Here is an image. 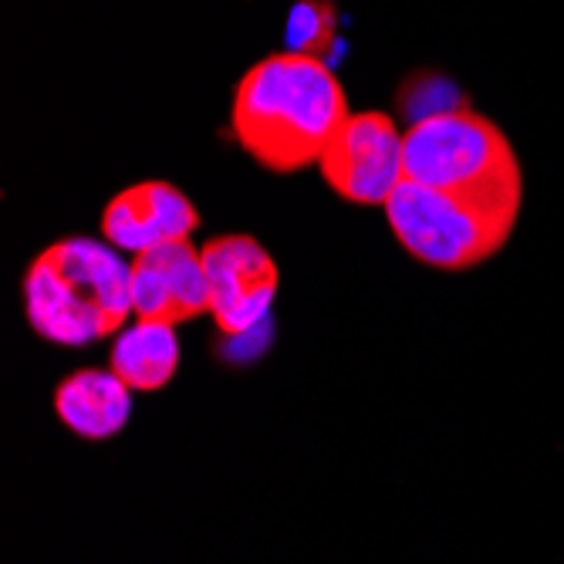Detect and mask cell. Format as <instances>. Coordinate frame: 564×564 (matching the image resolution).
<instances>
[{"label": "cell", "mask_w": 564, "mask_h": 564, "mask_svg": "<svg viewBox=\"0 0 564 564\" xmlns=\"http://www.w3.org/2000/svg\"><path fill=\"white\" fill-rule=\"evenodd\" d=\"M58 423L88 443L116 440L132 420V389L112 369H75L51 395Z\"/></svg>", "instance_id": "9c48e42d"}, {"label": "cell", "mask_w": 564, "mask_h": 564, "mask_svg": "<svg viewBox=\"0 0 564 564\" xmlns=\"http://www.w3.org/2000/svg\"><path fill=\"white\" fill-rule=\"evenodd\" d=\"M199 214L183 189L166 180H145L116 193L101 210V237L122 253H145L170 240H186Z\"/></svg>", "instance_id": "ba28073f"}, {"label": "cell", "mask_w": 564, "mask_h": 564, "mask_svg": "<svg viewBox=\"0 0 564 564\" xmlns=\"http://www.w3.org/2000/svg\"><path fill=\"white\" fill-rule=\"evenodd\" d=\"M109 369L132 389V392H160L180 372V338L173 325L142 322L126 325L116 335Z\"/></svg>", "instance_id": "30bf717a"}, {"label": "cell", "mask_w": 564, "mask_h": 564, "mask_svg": "<svg viewBox=\"0 0 564 564\" xmlns=\"http://www.w3.org/2000/svg\"><path fill=\"white\" fill-rule=\"evenodd\" d=\"M405 180L467 199L487 217L514 227L524 203L521 163L497 122L474 109L426 116L402 132Z\"/></svg>", "instance_id": "3957f363"}, {"label": "cell", "mask_w": 564, "mask_h": 564, "mask_svg": "<svg viewBox=\"0 0 564 564\" xmlns=\"http://www.w3.org/2000/svg\"><path fill=\"white\" fill-rule=\"evenodd\" d=\"M132 312L142 322L183 325L210 312L203 253L186 240H170L132 258Z\"/></svg>", "instance_id": "52a82bcc"}, {"label": "cell", "mask_w": 564, "mask_h": 564, "mask_svg": "<svg viewBox=\"0 0 564 564\" xmlns=\"http://www.w3.org/2000/svg\"><path fill=\"white\" fill-rule=\"evenodd\" d=\"M348 116V95L332 65L294 51H278L247 68L230 101V129L240 149L271 173L322 163Z\"/></svg>", "instance_id": "6da1fadb"}, {"label": "cell", "mask_w": 564, "mask_h": 564, "mask_svg": "<svg viewBox=\"0 0 564 564\" xmlns=\"http://www.w3.org/2000/svg\"><path fill=\"white\" fill-rule=\"evenodd\" d=\"M382 210L392 237L420 264L436 271H470L503 250L514 234V227L487 217L467 199L420 186L413 180H405Z\"/></svg>", "instance_id": "277c9868"}, {"label": "cell", "mask_w": 564, "mask_h": 564, "mask_svg": "<svg viewBox=\"0 0 564 564\" xmlns=\"http://www.w3.org/2000/svg\"><path fill=\"white\" fill-rule=\"evenodd\" d=\"M28 325L51 345L85 348L119 335L132 312V264L91 237L44 247L24 274Z\"/></svg>", "instance_id": "7a4b0ae2"}, {"label": "cell", "mask_w": 564, "mask_h": 564, "mask_svg": "<svg viewBox=\"0 0 564 564\" xmlns=\"http://www.w3.org/2000/svg\"><path fill=\"white\" fill-rule=\"evenodd\" d=\"M203 271L210 288V315L227 338L258 328L278 294V264L250 234H224L203 243Z\"/></svg>", "instance_id": "8992f818"}, {"label": "cell", "mask_w": 564, "mask_h": 564, "mask_svg": "<svg viewBox=\"0 0 564 564\" xmlns=\"http://www.w3.org/2000/svg\"><path fill=\"white\" fill-rule=\"evenodd\" d=\"M284 41V51L328 62L338 47V8L332 0H297L288 11Z\"/></svg>", "instance_id": "8fae6325"}, {"label": "cell", "mask_w": 564, "mask_h": 564, "mask_svg": "<svg viewBox=\"0 0 564 564\" xmlns=\"http://www.w3.org/2000/svg\"><path fill=\"white\" fill-rule=\"evenodd\" d=\"M325 183L355 207H386L405 183L402 132L386 112H355L318 163Z\"/></svg>", "instance_id": "5b68a950"}]
</instances>
